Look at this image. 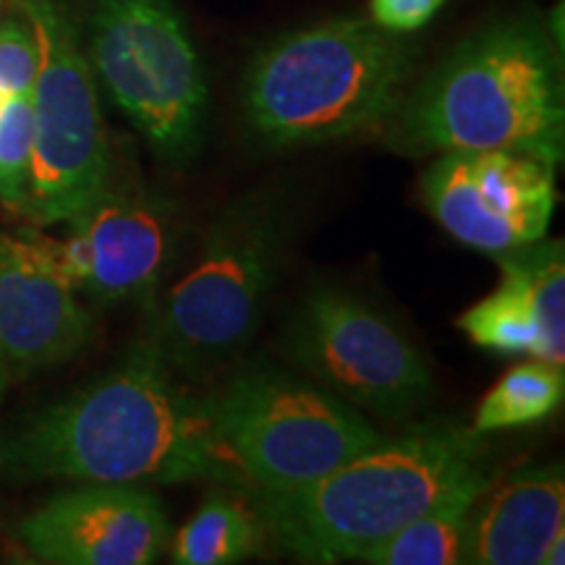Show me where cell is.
<instances>
[{
	"mask_svg": "<svg viewBox=\"0 0 565 565\" xmlns=\"http://www.w3.org/2000/svg\"><path fill=\"white\" fill-rule=\"evenodd\" d=\"M563 563H565V529L550 540V545L545 547V555H542L540 565H563Z\"/></svg>",
	"mask_w": 565,
	"mask_h": 565,
	"instance_id": "7402d4cb",
	"label": "cell"
},
{
	"mask_svg": "<svg viewBox=\"0 0 565 565\" xmlns=\"http://www.w3.org/2000/svg\"><path fill=\"white\" fill-rule=\"evenodd\" d=\"M38 74V42L26 19H6L0 24V92L30 95Z\"/></svg>",
	"mask_w": 565,
	"mask_h": 565,
	"instance_id": "ffe728a7",
	"label": "cell"
},
{
	"mask_svg": "<svg viewBox=\"0 0 565 565\" xmlns=\"http://www.w3.org/2000/svg\"><path fill=\"white\" fill-rule=\"evenodd\" d=\"M288 242L291 217L278 194L257 189L231 202L192 265L150 303L147 341L162 362L200 380L238 356L263 322Z\"/></svg>",
	"mask_w": 565,
	"mask_h": 565,
	"instance_id": "5b68a950",
	"label": "cell"
},
{
	"mask_svg": "<svg viewBox=\"0 0 565 565\" xmlns=\"http://www.w3.org/2000/svg\"><path fill=\"white\" fill-rule=\"evenodd\" d=\"M416 47L372 19H330L273 40L244 79V116L273 147L380 129L406 100Z\"/></svg>",
	"mask_w": 565,
	"mask_h": 565,
	"instance_id": "277c9868",
	"label": "cell"
},
{
	"mask_svg": "<svg viewBox=\"0 0 565 565\" xmlns=\"http://www.w3.org/2000/svg\"><path fill=\"white\" fill-rule=\"evenodd\" d=\"M565 395L563 364L547 359L515 364L508 370L492 391L479 401L475 414V429L479 435L498 433V429L529 427L547 419L557 412Z\"/></svg>",
	"mask_w": 565,
	"mask_h": 565,
	"instance_id": "ac0fdd59",
	"label": "cell"
},
{
	"mask_svg": "<svg viewBox=\"0 0 565 565\" xmlns=\"http://www.w3.org/2000/svg\"><path fill=\"white\" fill-rule=\"evenodd\" d=\"M92 315L58 275L0 246V370L30 374L76 356Z\"/></svg>",
	"mask_w": 565,
	"mask_h": 565,
	"instance_id": "4fadbf2b",
	"label": "cell"
},
{
	"mask_svg": "<svg viewBox=\"0 0 565 565\" xmlns=\"http://www.w3.org/2000/svg\"><path fill=\"white\" fill-rule=\"evenodd\" d=\"M458 328L484 351L508 353V356L526 353L532 359H547L555 364L565 362V353L557 351L550 341L540 315L534 312L532 301L511 275H503L500 286L490 296L466 309L458 317Z\"/></svg>",
	"mask_w": 565,
	"mask_h": 565,
	"instance_id": "2e32d148",
	"label": "cell"
},
{
	"mask_svg": "<svg viewBox=\"0 0 565 565\" xmlns=\"http://www.w3.org/2000/svg\"><path fill=\"white\" fill-rule=\"evenodd\" d=\"M68 225V238L21 231L0 236V246L55 273L100 307L121 301L150 307L173 265V210L160 196L108 183Z\"/></svg>",
	"mask_w": 565,
	"mask_h": 565,
	"instance_id": "30bf717a",
	"label": "cell"
},
{
	"mask_svg": "<svg viewBox=\"0 0 565 565\" xmlns=\"http://www.w3.org/2000/svg\"><path fill=\"white\" fill-rule=\"evenodd\" d=\"M448 0H372L370 19L387 32L408 34L435 19Z\"/></svg>",
	"mask_w": 565,
	"mask_h": 565,
	"instance_id": "44dd1931",
	"label": "cell"
},
{
	"mask_svg": "<svg viewBox=\"0 0 565 565\" xmlns=\"http://www.w3.org/2000/svg\"><path fill=\"white\" fill-rule=\"evenodd\" d=\"M482 471H490L487 445L475 427L419 424L385 437L315 484L263 494L259 511L278 545L299 561H359L366 547Z\"/></svg>",
	"mask_w": 565,
	"mask_h": 565,
	"instance_id": "3957f363",
	"label": "cell"
},
{
	"mask_svg": "<svg viewBox=\"0 0 565 565\" xmlns=\"http://www.w3.org/2000/svg\"><path fill=\"white\" fill-rule=\"evenodd\" d=\"M6 97H9V95H6V92H0V105H3Z\"/></svg>",
	"mask_w": 565,
	"mask_h": 565,
	"instance_id": "cb8c5ba5",
	"label": "cell"
},
{
	"mask_svg": "<svg viewBox=\"0 0 565 565\" xmlns=\"http://www.w3.org/2000/svg\"><path fill=\"white\" fill-rule=\"evenodd\" d=\"M171 540L173 563L231 565L254 555L259 545V526L238 500L215 492L179 532L171 534Z\"/></svg>",
	"mask_w": 565,
	"mask_h": 565,
	"instance_id": "e0dca14e",
	"label": "cell"
},
{
	"mask_svg": "<svg viewBox=\"0 0 565 565\" xmlns=\"http://www.w3.org/2000/svg\"><path fill=\"white\" fill-rule=\"evenodd\" d=\"M422 200L458 244L500 257L547 236L555 168L515 152H440L422 175Z\"/></svg>",
	"mask_w": 565,
	"mask_h": 565,
	"instance_id": "8fae6325",
	"label": "cell"
},
{
	"mask_svg": "<svg viewBox=\"0 0 565 565\" xmlns=\"http://www.w3.org/2000/svg\"><path fill=\"white\" fill-rule=\"evenodd\" d=\"M490 487V471L469 477L445 492L433 508L416 515L398 532L383 536L359 555L374 565H454L463 563L471 511Z\"/></svg>",
	"mask_w": 565,
	"mask_h": 565,
	"instance_id": "9a60e30c",
	"label": "cell"
},
{
	"mask_svg": "<svg viewBox=\"0 0 565 565\" xmlns=\"http://www.w3.org/2000/svg\"><path fill=\"white\" fill-rule=\"evenodd\" d=\"M34 154V113L30 95H9L0 105V202L24 212Z\"/></svg>",
	"mask_w": 565,
	"mask_h": 565,
	"instance_id": "d6986e66",
	"label": "cell"
},
{
	"mask_svg": "<svg viewBox=\"0 0 565 565\" xmlns=\"http://www.w3.org/2000/svg\"><path fill=\"white\" fill-rule=\"evenodd\" d=\"M207 408L225 469L263 494L315 484L385 440L359 408L280 370L238 374Z\"/></svg>",
	"mask_w": 565,
	"mask_h": 565,
	"instance_id": "8992f818",
	"label": "cell"
},
{
	"mask_svg": "<svg viewBox=\"0 0 565 565\" xmlns=\"http://www.w3.org/2000/svg\"><path fill=\"white\" fill-rule=\"evenodd\" d=\"M89 66L110 100L171 166L194 160L207 79L173 0H92Z\"/></svg>",
	"mask_w": 565,
	"mask_h": 565,
	"instance_id": "52a82bcc",
	"label": "cell"
},
{
	"mask_svg": "<svg viewBox=\"0 0 565 565\" xmlns=\"http://www.w3.org/2000/svg\"><path fill=\"white\" fill-rule=\"evenodd\" d=\"M38 42L34 154L24 215L71 223L110 183V150L89 58L61 0H13Z\"/></svg>",
	"mask_w": 565,
	"mask_h": 565,
	"instance_id": "ba28073f",
	"label": "cell"
},
{
	"mask_svg": "<svg viewBox=\"0 0 565 565\" xmlns=\"http://www.w3.org/2000/svg\"><path fill=\"white\" fill-rule=\"evenodd\" d=\"M282 353L338 398L383 422L416 412L433 393L424 351L377 307L320 286L282 330Z\"/></svg>",
	"mask_w": 565,
	"mask_h": 565,
	"instance_id": "9c48e42d",
	"label": "cell"
},
{
	"mask_svg": "<svg viewBox=\"0 0 565 565\" xmlns=\"http://www.w3.org/2000/svg\"><path fill=\"white\" fill-rule=\"evenodd\" d=\"M395 145L412 154L515 152L561 168L563 66L532 17L500 19L466 38L401 103Z\"/></svg>",
	"mask_w": 565,
	"mask_h": 565,
	"instance_id": "7a4b0ae2",
	"label": "cell"
},
{
	"mask_svg": "<svg viewBox=\"0 0 565 565\" xmlns=\"http://www.w3.org/2000/svg\"><path fill=\"white\" fill-rule=\"evenodd\" d=\"M0 466L32 479L118 484L228 475L207 398L183 391L150 341L0 437Z\"/></svg>",
	"mask_w": 565,
	"mask_h": 565,
	"instance_id": "6da1fadb",
	"label": "cell"
},
{
	"mask_svg": "<svg viewBox=\"0 0 565 565\" xmlns=\"http://www.w3.org/2000/svg\"><path fill=\"white\" fill-rule=\"evenodd\" d=\"M565 477L561 463L529 466L482 492L471 511L463 563L540 565L550 540L563 532Z\"/></svg>",
	"mask_w": 565,
	"mask_h": 565,
	"instance_id": "5bb4252c",
	"label": "cell"
},
{
	"mask_svg": "<svg viewBox=\"0 0 565 565\" xmlns=\"http://www.w3.org/2000/svg\"><path fill=\"white\" fill-rule=\"evenodd\" d=\"M171 534L158 494L118 482L55 494L19 526L24 547L55 565H150L166 553Z\"/></svg>",
	"mask_w": 565,
	"mask_h": 565,
	"instance_id": "7c38bea8",
	"label": "cell"
},
{
	"mask_svg": "<svg viewBox=\"0 0 565 565\" xmlns=\"http://www.w3.org/2000/svg\"><path fill=\"white\" fill-rule=\"evenodd\" d=\"M6 385H9V374L0 370V401H3V393H6Z\"/></svg>",
	"mask_w": 565,
	"mask_h": 565,
	"instance_id": "603a6c76",
	"label": "cell"
}]
</instances>
